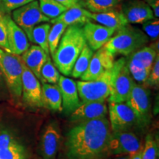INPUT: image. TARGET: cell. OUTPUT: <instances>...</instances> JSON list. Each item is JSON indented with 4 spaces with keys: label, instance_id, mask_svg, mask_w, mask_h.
<instances>
[{
    "label": "cell",
    "instance_id": "6da1fadb",
    "mask_svg": "<svg viewBox=\"0 0 159 159\" xmlns=\"http://www.w3.org/2000/svg\"><path fill=\"white\" fill-rule=\"evenodd\" d=\"M111 133L106 117L79 122L66 135L64 159H105Z\"/></svg>",
    "mask_w": 159,
    "mask_h": 159
},
{
    "label": "cell",
    "instance_id": "7a4b0ae2",
    "mask_svg": "<svg viewBox=\"0 0 159 159\" xmlns=\"http://www.w3.org/2000/svg\"><path fill=\"white\" fill-rule=\"evenodd\" d=\"M83 26H68L52 56L57 70L65 76H71L75 61L86 43Z\"/></svg>",
    "mask_w": 159,
    "mask_h": 159
},
{
    "label": "cell",
    "instance_id": "3957f363",
    "mask_svg": "<svg viewBox=\"0 0 159 159\" xmlns=\"http://www.w3.org/2000/svg\"><path fill=\"white\" fill-rule=\"evenodd\" d=\"M116 31V34L111 37L104 46L114 56L115 55L129 56L149 42V38L144 32L129 24Z\"/></svg>",
    "mask_w": 159,
    "mask_h": 159
},
{
    "label": "cell",
    "instance_id": "277c9868",
    "mask_svg": "<svg viewBox=\"0 0 159 159\" xmlns=\"http://www.w3.org/2000/svg\"><path fill=\"white\" fill-rule=\"evenodd\" d=\"M0 69L5 77L10 97L15 105L21 101L22 61L19 55L0 49Z\"/></svg>",
    "mask_w": 159,
    "mask_h": 159
},
{
    "label": "cell",
    "instance_id": "5b68a950",
    "mask_svg": "<svg viewBox=\"0 0 159 159\" xmlns=\"http://www.w3.org/2000/svg\"><path fill=\"white\" fill-rule=\"evenodd\" d=\"M114 68L108 102H125L128 100L135 85L127 64V59L121 57L114 61Z\"/></svg>",
    "mask_w": 159,
    "mask_h": 159
},
{
    "label": "cell",
    "instance_id": "8992f818",
    "mask_svg": "<svg viewBox=\"0 0 159 159\" xmlns=\"http://www.w3.org/2000/svg\"><path fill=\"white\" fill-rule=\"evenodd\" d=\"M114 68L107 70L100 77L95 80L77 81L76 83L81 102L103 101L108 98L111 93V82Z\"/></svg>",
    "mask_w": 159,
    "mask_h": 159
},
{
    "label": "cell",
    "instance_id": "52a82bcc",
    "mask_svg": "<svg viewBox=\"0 0 159 159\" xmlns=\"http://www.w3.org/2000/svg\"><path fill=\"white\" fill-rule=\"evenodd\" d=\"M126 102L136 116L137 126L141 128L149 126L152 120V114L150 92L148 87L135 84Z\"/></svg>",
    "mask_w": 159,
    "mask_h": 159
},
{
    "label": "cell",
    "instance_id": "ba28073f",
    "mask_svg": "<svg viewBox=\"0 0 159 159\" xmlns=\"http://www.w3.org/2000/svg\"><path fill=\"white\" fill-rule=\"evenodd\" d=\"M12 19L23 30L30 41L33 29L40 23L49 22L50 19L43 14L39 1L34 0L13 11Z\"/></svg>",
    "mask_w": 159,
    "mask_h": 159
},
{
    "label": "cell",
    "instance_id": "9c48e42d",
    "mask_svg": "<svg viewBox=\"0 0 159 159\" xmlns=\"http://www.w3.org/2000/svg\"><path fill=\"white\" fill-rule=\"evenodd\" d=\"M158 53L150 47H144L129 55L127 59L129 71L131 76L137 82H146L150 69Z\"/></svg>",
    "mask_w": 159,
    "mask_h": 159
},
{
    "label": "cell",
    "instance_id": "30bf717a",
    "mask_svg": "<svg viewBox=\"0 0 159 159\" xmlns=\"http://www.w3.org/2000/svg\"><path fill=\"white\" fill-rule=\"evenodd\" d=\"M21 102L27 108H38L43 107L41 85L39 80L30 70L23 61L21 74Z\"/></svg>",
    "mask_w": 159,
    "mask_h": 159
},
{
    "label": "cell",
    "instance_id": "8fae6325",
    "mask_svg": "<svg viewBox=\"0 0 159 159\" xmlns=\"http://www.w3.org/2000/svg\"><path fill=\"white\" fill-rule=\"evenodd\" d=\"M142 149L138 136L129 131L111 133L108 142L110 155H130L133 156Z\"/></svg>",
    "mask_w": 159,
    "mask_h": 159
},
{
    "label": "cell",
    "instance_id": "7c38bea8",
    "mask_svg": "<svg viewBox=\"0 0 159 159\" xmlns=\"http://www.w3.org/2000/svg\"><path fill=\"white\" fill-rule=\"evenodd\" d=\"M110 125L113 132L129 131L137 126L134 111L124 102H109Z\"/></svg>",
    "mask_w": 159,
    "mask_h": 159
},
{
    "label": "cell",
    "instance_id": "4fadbf2b",
    "mask_svg": "<svg viewBox=\"0 0 159 159\" xmlns=\"http://www.w3.org/2000/svg\"><path fill=\"white\" fill-rule=\"evenodd\" d=\"M114 61V55L104 47H101L94 53L88 68L81 75V80L89 81L98 79L107 70L112 68Z\"/></svg>",
    "mask_w": 159,
    "mask_h": 159
},
{
    "label": "cell",
    "instance_id": "5bb4252c",
    "mask_svg": "<svg viewBox=\"0 0 159 159\" xmlns=\"http://www.w3.org/2000/svg\"><path fill=\"white\" fill-rule=\"evenodd\" d=\"M6 24L7 41L11 53L21 55L30 47V42L27 35L19 27L9 14H2Z\"/></svg>",
    "mask_w": 159,
    "mask_h": 159
},
{
    "label": "cell",
    "instance_id": "9a60e30c",
    "mask_svg": "<svg viewBox=\"0 0 159 159\" xmlns=\"http://www.w3.org/2000/svg\"><path fill=\"white\" fill-rule=\"evenodd\" d=\"M83 30L86 43L94 51L104 47L116 31L114 28L91 21L85 23L83 26Z\"/></svg>",
    "mask_w": 159,
    "mask_h": 159
},
{
    "label": "cell",
    "instance_id": "2e32d148",
    "mask_svg": "<svg viewBox=\"0 0 159 159\" xmlns=\"http://www.w3.org/2000/svg\"><path fill=\"white\" fill-rule=\"evenodd\" d=\"M121 11L128 24H142L155 17L153 11L144 0H127Z\"/></svg>",
    "mask_w": 159,
    "mask_h": 159
},
{
    "label": "cell",
    "instance_id": "e0dca14e",
    "mask_svg": "<svg viewBox=\"0 0 159 159\" xmlns=\"http://www.w3.org/2000/svg\"><path fill=\"white\" fill-rule=\"evenodd\" d=\"M57 85L62 97V111L66 115H71L81 103L76 83L72 79L61 75Z\"/></svg>",
    "mask_w": 159,
    "mask_h": 159
},
{
    "label": "cell",
    "instance_id": "ac0fdd59",
    "mask_svg": "<svg viewBox=\"0 0 159 159\" xmlns=\"http://www.w3.org/2000/svg\"><path fill=\"white\" fill-rule=\"evenodd\" d=\"M108 107L105 101L81 102L71 114V120L75 122H82L95 119L106 117Z\"/></svg>",
    "mask_w": 159,
    "mask_h": 159
},
{
    "label": "cell",
    "instance_id": "d6986e66",
    "mask_svg": "<svg viewBox=\"0 0 159 159\" xmlns=\"http://www.w3.org/2000/svg\"><path fill=\"white\" fill-rule=\"evenodd\" d=\"M61 134L55 123L46 127L41 137V151L43 159H55L58 150Z\"/></svg>",
    "mask_w": 159,
    "mask_h": 159
},
{
    "label": "cell",
    "instance_id": "ffe728a7",
    "mask_svg": "<svg viewBox=\"0 0 159 159\" xmlns=\"http://www.w3.org/2000/svg\"><path fill=\"white\" fill-rule=\"evenodd\" d=\"M50 57L39 46L32 45L21 55V58L30 70L41 80V70L47 58Z\"/></svg>",
    "mask_w": 159,
    "mask_h": 159
},
{
    "label": "cell",
    "instance_id": "44dd1931",
    "mask_svg": "<svg viewBox=\"0 0 159 159\" xmlns=\"http://www.w3.org/2000/svg\"><path fill=\"white\" fill-rule=\"evenodd\" d=\"M90 16L91 21L93 20L99 25L114 28L116 30H118L128 24L126 18L121 11V7L118 8V7L101 13L91 12Z\"/></svg>",
    "mask_w": 159,
    "mask_h": 159
},
{
    "label": "cell",
    "instance_id": "7402d4cb",
    "mask_svg": "<svg viewBox=\"0 0 159 159\" xmlns=\"http://www.w3.org/2000/svg\"><path fill=\"white\" fill-rule=\"evenodd\" d=\"M91 12L85 9L84 6L79 5L68 8L61 13L59 16L50 20L49 22L54 24L62 22L66 25H84L85 23L91 21Z\"/></svg>",
    "mask_w": 159,
    "mask_h": 159
},
{
    "label": "cell",
    "instance_id": "603a6c76",
    "mask_svg": "<svg viewBox=\"0 0 159 159\" xmlns=\"http://www.w3.org/2000/svg\"><path fill=\"white\" fill-rule=\"evenodd\" d=\"M41 99L44 108L53 111H62V97L57 84L42 83Z\"/></svg>",
    "mask_w": 159,
    "mask_h": 159
},
{
    "label": "cell",
    "instance_id": "cb8c5ba5",
    "mask_svg": "<svg viewBox=\"0 0 159 159\" xmlns=\"http://www.w3.org/2000/svg\"><path fill=\"white\" fill-rule=\"evenodd\" d=\"M51 25L48 22L36 25L33 29L30 41L39 46L47 55L50 56L48 45V36Z\"/></svg>",
    "mask_w": 159,
    "mask_h": 159
},
{
    "label": "cell",
    "instance_id": "d4e9b609",
    "mask_svg": "<svg viewBox=\"0 0 159 159\" xmlns=\"http://www.w3.org/2000/svg\"><path fill=\"white\" fill-rule=\"evenodd\" d=\"M93 55H94V50H92L90 47L85 43L80 54L75 61L71 76L74 78L80 77L88 68Z\"/></svg>",
    "mask_w": 159,
    "mask_h": 159
},
{
    "label": "cell",
    "instance_id": "484cf974",
    "mask_svg": "<svg viewBox=\"0 0 159 159\" xmlns=\"http://www.w3.org/2000/svg\"><path fill=\"white\" fill-rule=\"evenodd\" d=\"M0 159H25V150L16 138L0 147Z\"/></svg>",
    "mask_w": 159,
    "mask_h": 159
},
{
    "label": "cell",
    "instance_id": "4316f807",
    "mask_svg": "<svg viewBox=\"0 0 159 159\" xmlns=\"http://www.w3.org/2000/svg\"><path fill=\"white\" fill-rule=\"evenodd\" d=\"M40 9L43 14L49 19H54L66 11V7L56 0H39Z\"/></svg>",
    "mask_w": 159,
    "mask_h": 159
},
{
    "label": "cell",
    "instance_id": "83f0119b",
    "mask_svg": "<svg viewBox=\"0 0 159 159\" xmlns=\"http://www.w3.org/2000/svg\"><path fill=\"white\" fill-rule=\"evenodd\" d=\"M122 0H83V5L91 13H101L118 7Z\"/></svg>",
    "mask_w": 159,
    "mask_h": 159
},
{
    "label": "cell",
    "instance_id": "f1b7e54d",
    "mask_svg": "<svg viewBox=\"0 0 159 159\" xmlns=\"http://www.w3.org/2000/svg\"><path fill=\"white\" fill-rule=\"evenodd\" d=\"M68 26L62 22H56L51 27L48 36V45L49 54L51 56L54 55L61 37Z\"/></svg>",
    "mask_w": 159,
    "mask_h": 159
},
{
    "label": "cell",
    "instance_id": "f546056e",
    "mask_svg": "<svg viewBox=\"0 0 159 159\" xmlns=\"http://www.w3.org/2000/svg\"><path fill=\"white\" fill-rule=\"evenodd\" d=\"M60 72L52 61L50 57L47 58L41 70V81L42 83L56 84L60 78Z\"/></svg>",
    "mask_w": 159,
    "mask_h": 159
},
{
    "label": "cell",
    "instance_id": "4dcf8cb0",
    "mask_svg": "<svg viewBox=\"0 0 159 159\" xmlns=\"http://www.w3.org/2000/svg\"><path fill=\"white\" fill-rule=\"evenodd\" d=\"M158 156V144L152 134L147 135L144 148L142 150V159H157Z\"/></svg>",
    "mask_w": 159,
    "mask_h": 159
},
{
    "label": "cell",
    "instance_id": "1f68e13d",
    "mask_svg": "<svg viewBox=\"0 0 159 159\" xmlns=\"http://www.w3.org/2000/svg\"><path fill=\"white\" fill-rule=\"evenodd\" d=\"M34 0H1L0 2V13L9 14L11 11L27 5Z\"/></svg>",
    "mask_w": 159,
    "mask_h": 159
},
{
    "label": "cell",
    "instance_id": "d6a6232c",
    "mask_svg": "<svg viewBox=\"0 0 159 159\" xmlns=\"http://www.w3.org/2000/svg\"><path fill=\"white\" fill-rule=\"evenodd\" d=\"M143 30L148 38L153 41L158 39L159 35V20L158 18H152V19L145 21L142 24Z\"/></svg>",
    "mask_w": 159,
    "mask_h": 159
},
{
    "label": "cell",
    "instance_id": "836d02e7",
    "mask_svg": "<svg viewBox=\"0 0 159 159\" xmlns=\"http://www.w3.org/2000/svg\"><path fill=\"white\" fill-rule=\"evenodd\" d=\"M146 87H153L158 89L159 85V55H156L152 68L150 69V74L148 75L146 82L144 83Z\"/></svg>",
    "mask_w": 159,
    "mask_h": 159
},
{
    "label": "cell",
    "instance_id": "e575fe53",
    "mask_svg": "<svg viewBox=\"0 0 159 159\" xmlns=\"http://www.w3.org/2000/svg\"><path fill=\"white\" fill-rule=\"evenodd\" d=\"M0 49L11 52L7 41V33L6 24L2 14L0 13Z\"/></svg>",
    "mask_w": 159,
    "mask_h": 159
},
{
    "label": "cell",
    "instance_id": "d590c367",
    "mask_svg": "<svg viewBox=\"0 0 159 159\" xmlns=\"http://www.w3.org/2000/svg\"><path fill=\"white\" fill-rule=\"evenodd\" d=\"M8 97H10L8 89L6 85L5 77L0 69V100H5Z\"/></svg>",
    "mask_w": 159,
    "mask_h": 159
},
{
    "label": "cell",
    "instance_id": "8d00e7d4",
    "mask_svg": "<svg viewBox=\"0 0 159 159\" xmlns=\"http://www.w3.org/2000/svg\"><path fill=\"white\" fill-rule=\"evenodd\" d=\"M56 1L66 7V8H70V7L79 5H83V0H56Z\"/></svg>",
    "mask_w": 159,
    "mask_h": 159
},
{
    "label": "cell",
    "instance_id": "74e56055",
    "mask_svg": "<svg viewBox=\"0 0 159 159\" xmlns=\"http://www.w3.org/2000/svg\"><path fill=\"white\" fill-rule=\"evenodd\" d=\"M153 11L156 18L159 17V0H144Z\"/></svg>",
    "mask_w": 159,
    "mask_h": 159
},
{
    "label": "cell",
    "instance_id": "f35d334b",
    "mask_svg": "<svg viewBox=\"0 0 159 159\" xmlns=\"http://www.w3.org/2000/svg\"><path fill=\"white\" fill-rule=\"evenodd\" d=\"M142 149L139 150L138 152H136L134 155L131 156L130 159H142Z\"/></svg>",
    "mask_w": 159,
    "mask_h": 159
},
{
    "label": "cell",
    "instance_id": "ab89813d",
    "mask_svg": "<svg viewBox=\"0 0 159 159\" xmlns=\"http://www.w3.org/2000/svg\"><path fill=\"white\" fill-rule=\"evenodd\" d=\"M131 156H130V155H123V156H121V157H119L116 159H130Z\"/></svg>",
    "mask_w": 159,
    "mask_h": 159
},
{
    "label": "cell",
    "instance_id": "60d3db41",
    "mask_svg": "<svg viewBox=\"0 0 159 159\" xmlns=\"http://www.w3.org/2000/svg\"><path fill=\"white\" fill-rule=\"evenodd\" d=\"M0 2H1V0H0Z\"/></svg>",
    "mask_w": 159,
    "mask_h": 159
}]
</instances>
